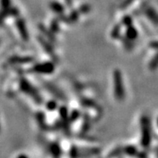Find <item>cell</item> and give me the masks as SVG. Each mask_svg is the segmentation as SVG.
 <instances>
[{
    "mask_svg": "<svg viewBox=\"0 0 158 158\" xmlns=\"http://www.w3.org/2000/svg\"><path fill=\"white\" fill-rule=\"evenodd\" d=\"M114 92L115 95L118 96V98H121L123 97V89L122 87V79H121L120 73L116 71L114 74Z\"/></svg>",
    "mask_w": 158,
    "mask_h": 158,
    "instance_id": "1",
    "label": "cell"
}]
</instances>
